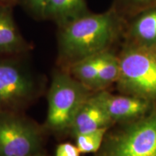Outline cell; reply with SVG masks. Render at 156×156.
Listing matches in <instances>:
<instances>
[{
  "label": "cell",
  "mask_w": 156,
  "mask_h": 156,
  "mask_svg": "<svg viewBox=\"0 0 156 156\" xmlns=\"http://www.w3.org/2000/svg\"><path fill=\"white\" fill-rule=\"evenodd\" d=\"M125 26L126 20L111 7L98 14L89 12L58 28V59L70 67L108 51Z\"/></svg>",
  "instance_id": "cell-1"
},
{
  "label": "cell",
  "mask_w": 156,
  "mask_h": 156,
  "mask_svg": "<svg viewBox=\"0 0 156 156\" xmlns=\"http://www.w3.org/2000/svg\"><path fill=\"white\" fill-rule=\"evenodd\" d=\"M87 88L67 73H56L48 93L46 127L54 132L70 129L77 112L90 96Z\"/></svg>",
  "instance_id": "cell-2"
},
{
  "label": "cell",
  "mask_w": 156,
  "mask_h": 156,
  "mask_svg": "<svg viewBox=\"0 0 156 156\" xmlns=\"http://www.w3.org/2000/svg\"><path fill=\"white\" fill-rule=\"evenodd\" d=\"M119 60L122 86L136 96L156 100V48L128 42Z\"/></svg>",
  "instance_id": "cell-3"
},
{
  "label": "cell",
  "mask_w": 156,
  "mask_h": 156,
  "mask_svg": "<svg viewBox=\"0 0 156 156\" xmlns=\"http://www.w3.org/2000/svg\"><path fill=\"white\" fill-rule=\"evenodd\" d=\"M34 77L15 60L0 58V113H16L36 94Z\"/></svg>",
  "instance_id": "cell-4"
},
{
  "label": "cell",
  "mask_w": 156,
  "mask_h": 156,
  "mask_svg": "<svg viewBox=\"0 0 156 156\" xmlns=\"http://www.w3.org/2000/svg\"><path fill=\"white\" fill-rule=\"evenodd\" d=\"M102 156H156V112L119 132Z\"/></svg>",
  "instance_id": "cell-5"
},
{
  "label": "cell",
  "mask_w": 156,
  "mask_h": 156,
  "mask_svg": "<svg viewBox=\"0 0 156 156\" xmlns=\"http://www.w3.org/2000/svg\"><path fill=\"white\" fill-rule=\"evenodd\" d=\"M41 142L40 129L16 113H0V156H30Z\"/></svg>",
  "instance_id": "cell-6"
},
{
  "label": "cell",
  "mask_w": 156,
  "mask_h": 156,
  "mask_svg": "<svg viewBox=\"0 0 156 156\" xmlns=\"http://www.w3.org/2000/svg\"><path fill=\"white\" fill-rule=\"evenodd\" d=\"M93 98L113 121L142 116L150 108L149 101L137 96H119L103 91L93 95Z\"/></svg>",
  "instance_id": "cell-7"
},
{
  "label": "cell",
  "mask_w": 156,
  "mask_h": 156,
  "mask_svg": "<svg viewBox=\"0 0 156 156\" xmlns=\"http://www.w3.org/2000/svg\"><path fill=\"white\" fill-rule=\"evenodd\" d=\"M128 42L156 48V5L140 11L126 20Z\"/></svg>",
  "instance_id": "cell-8"
},
{
  "label": "cell",
  "mask_w": 156,
  "mask_h": 156,
  "mask_svg": "<svg viewBox=\"0 0 156 156\" xmlns=\"http://www.w3.org/2000/svg\"><path fill=\"white\" fill-rule=\"evenodd\" d=\"M12 7L0 4V56L18 54L28 49L15 22Z\"/></svg>",
  "instance_id": "cell-9"
},
{
  "label": "cell",
  "mask_w": 156,
  "mask_h": 156,
  "mask_svg": "<svg viewBox=\"0 0 156 156\" xmlns=\"http://www.w3.org/2000/svg\"><path fill=\"white\" fill-rule=\"evenodd\" d=\"M112 122L114 121L102 107L90 95L77 112L70 130L75 136L77 134L106 127Z\"/></svg>",
  "instance_id": "cell-10"
},
{
  "label": "cell",
  "mask_w": 156,
  "mask_h": 156,
  "mask_svg": "<svg viewBox=\"0 0 156 156\" xmlns=\"http://www.w3.org/2000/svg\"><path fill=\"white\" fill-rule=\"evenodd\" d=\"M89 12L86 0H47L44 19L53 21L60 28Z\"/></svg>",
  "instance_id": "cell-11"
},
{
  "label": "cell",
  "mask_w": 156,
  "mask_h": 156,
  "mask_svg": "<svg viewBox=\"0 0 156 156\" xmlns=\"http://www.w3.org/2000/svg\"><path fill=\"white\" fill-rule=\"evenodd\" d=\"M100 54L90 56L70 66L75 79L90 88L98 87V69Z\"/></svg>",
  "instance_id": "cell-12"
},
{
  "label": "cell",
  "mask_w": 156,
  "mask_h": 156,
  "mask_svg": "<svg viewBox=\"0 0 156 156\" xmlns=\"http://www.w3.org/2000/svg\"><path fill=\"white\" fill-rule=\"evenodd\" d=\"M120 64L119 57L106 51L100 54L98 69V87L104 86L119 78Z\"/></svg>",
  "instance_id": "cell-13"
},
{
  "label": "cell",
  "mask_w": 156,
  "mask_h": 156,
  "mask_svg": "<svg viewBox=\"0 0 156 156\" xmlns=\"http://www.w3.org/2000/svg\"><path fill=\"white\" fill-rule=\"evenodd\" d=\"M107 129L108 126L76 135V146L80 153H95L98 151L106 133Z\"/></svg>",
  "instance_id": "cell-14"
},
{
  "label": "cell",
  "mask_w": 156,
  "mask_h": 156,
  "mask_svg": "<svg viewBox=\"0 0 156 156\" xmlns=\"http://www.w3.org/2000/svg\"><path fill=\"white\" fill-rule=\"evenodd\" d=\"M154 5H156V0H113L111 8L126 20L140 11Z\"/></svg>",
  "instance_id": "cell-15"
},
{
  "label": "cell",
  "mask_w": 156,
  "mask_h": 156,
  "mask_svg": "<svg viewBox=\"0 0 156 156\" xmlns=\"http://www.w3.org/2000/svg\"><path fill=\"white\" fill-rule=\"evenodd\" d=\"M35 17L44 19V11L47 0H18Z\"/></svg>",
  "instance_id": "cell-16"
},
{
  "label": "cell",
  "mask_w": 156,
  "mask_h": 156,
  "mask_svg": "<svg viewBox=\"0 0 156 156\" xmlns=\"http://www.w3.org/2000/svg\"><path fill=\"white\" fill-rule=\"evenodd\" d=\"M80 154L77 146L71 143L60 144L56 151V156H80Z\"/></svg>",
  "instance_id": "cell-17"
},
{
  "label": "cell",
  "mask_w": 156,
  "mask_h": 156,
  "mask_svg": "<svg viewBox=\"0 0 156 156\" xmlns=\"http://www.w3.org/2000/svg\"><path fill=\"white\" fill-rule=\"evenodd\" d=\"M18 2V0H0V4H5V5H9L14 6Z\"/></svg>",
  "instance_id": "cell-18"
},
{
  "label": "cell",
  "mask_w": 156,
  "mask_h": 156,
  "mask_svg": "<svg viewBox=\"0 0 156 156\" xmlns=\"http://www.w3.org/2000/svg\"><path fill=\"white\" fill-rule=\"evenodd\" d=\"M30 156H42V155H37V154H34V155H30Z\"/></svg>",
  "instance_id": "cell-19"
}]
</instances>
